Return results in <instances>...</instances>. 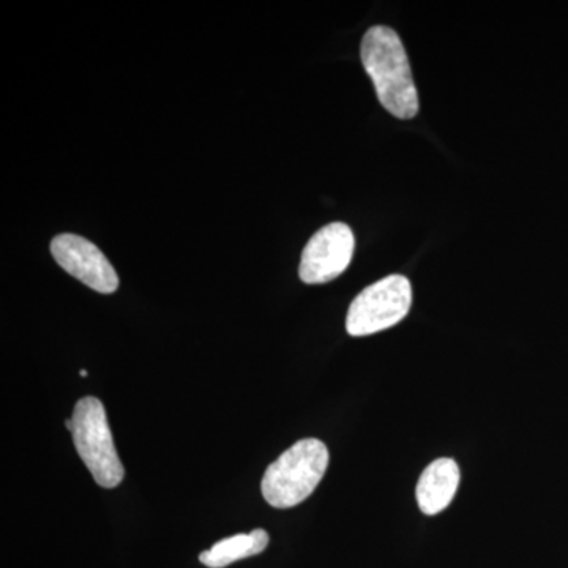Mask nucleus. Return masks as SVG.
Returning a JSON list of instances; mask_svg holds the SVG:
<instances>
[{"instance_id": "nucleus-10", "label": "nucleus", "mask_w": 568, "mask_h": 568, "mask_svg": "<svg viewBox=\"0 0 568 568\" xmlns=\"http://www.w3.org/2000/svg\"><path fill=\"white\" fill-rule=\"evenodd\" d=\"M80 375L81 377H88V372H85V369H81Z\"/></svg>"}, {"instance_id": "nucleus-7", "label": "nucleus", "mask_w": 568, "mask_h": 568, "mask_svg": "<svg viewBox=\"0 0 568 568\" xmlns=\"http://www.w3.org/2000/svg\"><path fill=\"white\" fill-rule=\"evenodd\" d=\"M459 477V467L454 459L439 458L433 462L418 478V508L429 517L446 510L457 495Z\"/></svg>"}, {"instance_id": "nucleus-5", "label": "nucleus", "mask_w": 568, "mask_h": 568, "mask_svg": "<svg viewBox=\"0 0 568 568\" xmlns=\"http://www.w3.org/2000/svg\"><path fill=\"white\" fill-rule=\"evenodd\" d=\"M354 246L353 231L345 223H331L317 231L302 253V282L324 284L342 275L353 261Z\"/></svg>"}, {"instance_id": "nucleus-1", "label": "nucleus", "mask_w": 568, "mask_h": 568, "mask_svg": "<svg viewBox=\"0 0 568 568\" xmlns=\"http://www.w3.org/2000/svg\"><path fill=\"white\" fill-rule=\"evenodd\" d=\"M361 55L381 104L403 121L416 118L418 93L398 33L386 26L368 29L362 40Z\"/></svg>"}, {"instance_id": "nucleus-6", "label": "nucleus", "mask_w": 568, "mask_h": 568, "mask_svg": "<svg viewBox=\"0 0 568 568\" xmlns=\"http://www.w3.org/2000/svg\"><path fill=\"white\" fill-rule=\"evenodd\" d=\"M51 253L63 271L100 294H112L119 287V276L99 246L77 234L52 239Z\"/></svg>"}, {"instance_id": "nucleus-4", "label": "nucleus", "mask_w": 568, "mask_h": 568, "mask_svg": "<svg viewBox=\"0 0 568 568\" xmlns=\"http://www.w3.org/2000/svg\"><path fill=\"white\" fill-rule=\"evenodd\" d=\"M413 305V286L403 275L369 284L354 298L346 316L351 336H368L402 323Z\"/></svg>"}, {"instance_id": "nucleus-3", "label": "nucleus", "mask_w": 568, "mask_h": 568, "mask_svg": "<svg viewBox=\"0 0 568 568\" xmlns=\"http://www.w3.org/2000/svg\"><path fill=\"white\" fill-rule=\"evenodd\" d=\"M71 424L74 447L93 480L102 488L121 485L125 470L112 440L103 403L95 396L81 398L74 406Z\"/></svg>"}, {"instance_id": "nucleus-2", "label": "nucleus", "mask_w": 568, "mask_h": 568, "mask_svg": "<svg viewBox=\"0 0 568 568\" xmlns=\"http://www.w3.org/2000/svg\"><path fill=\"white\" fill-rule=\"evenodd\" d=\"M327 466L328 450L323 440H298L265 470L261 484L264 499L275 508L298 506L313 495Z\"/></svg>"}, {"instance_id": "nucleus-8", "label": "nucleus", "mask_w": 568, "mask_h": 568, "mask_svg": "<svg viewBox=\"0 0 568 568\" xmlns=\"http://www.w3.org/2000/svg\"><path fill=\"white\" fill-rule=\"evenodd\" d=\"M267 545L268 534L264 529H254L250 534H237L216 541L211 549L201 552L200 560L209 568H224L237 560L261 555Z\"/></svg>"}, {"instance_id": "nucleus-9", "label": "nucleus", "mask_w": 568, "mask_h": 568, "mask_svg": "<svg viewBox=\"0 0 568 568\" xmlns=\"http://www.w3.org/2000/svg\"><path fill=\"white\" fill-rule=\"evenodd\" d=\"M65 426H67V429H70V432H71V426H73V424H71V418H69V420H65Z\"/></svg>"}]
</instances>
